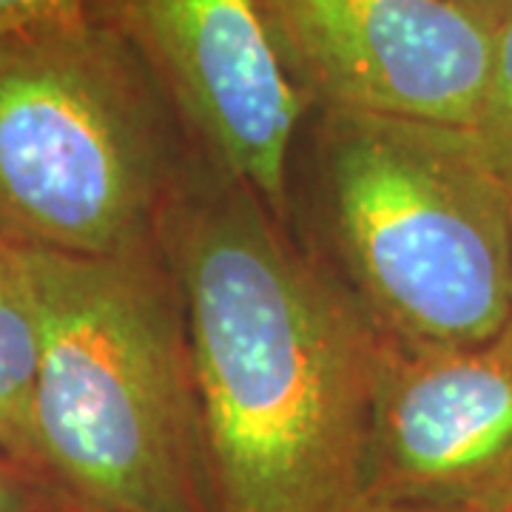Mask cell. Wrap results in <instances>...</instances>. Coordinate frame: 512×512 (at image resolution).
Returning a JSON list of instances; mask_svg holds the SVG:
<instances>
[{"label":"cell","instance_id":"6da1fadb","mask_svg":"<svg viewBox=\"0 0 512 512\" xmlns=\"http://www.w3.org/2000/svg\"><path fill=\"white\" fill-rule=\"evenodd\" d=\"M231 183L168 205L214 512H359L382 333Z\"/></svg>","mask_w":512,"mask_h":512},{"label":"cell","instance_id":"7a4b0ae2","mask_svg":"<svg viewBox=\"0 0 512 512\" xmlns=\"http://www.w3.org/2000/svg\"><path fill=\"white\" fill-rule=\"evenodd\" d=\"M43 350L37 478L83 512H197V404L183 311L154 248L77 256L26 248Z\"/></svg>","mask_w":512,"mask_h":512},{"label":"cell","instance_id":"3957f363","mask_svg":"<svg viewBox=\"0 0 512 512\" xmlns=\"http://www.w3.org/2000/svg\"><path fill=\"white\" fill-rule=\"evenodd\" d=\"M330 231L387 342L450 350L512 316V185L470 131L325 114Z\"/></svg>","mask_w":512,"mask_h":512},{"label":"cell","instance_id":"277c9868","mask_svg":"<svg viewBox=\"0 0 512 512\" xmlns=\"http://www.w3.org/2000/svg\"><path fill=\"white\" fill-rule=\"evenodd\" d=\"M163 185L154 103L123 37L92 20L0 43V234L120 256L151 245Z\"/></svg>","mask_w":512,"mask_h":512},{"label":"cell","instance_id":"5b68a950","mask_svg":"<svg viewBox=\"0 0 512 512\" xmlns=\"http://www.w3.org/2000/svg\"><path fill=\"white\" fill-rule=\"evenodd\" d=\"M282 69L325 114L464 128L493 69L495 18L458 0H259Z\"/></svg>","mask_w":512,"mask_h":512},{"label":"cell","instance_id":"8992f818","mask_svg":"<svg viewBox=\"0 0 512 512\" xmlns=\"http://www.w3.org/2000/svg\"><path fill=\"white\" fill-rule=\"evenodd\" d=\"M365 501L512 512V316L467 348L382 336Z\"/></svg>","mask_w":512,"mask_h":512},{"label":"cell","instance_id":"52a82bcc","mask_svg":"<svg viewBox=\"0 0 512 512\" xmlns=\"http://www.w3.org/2000/svg\"><path fill=\"white\" fill-rule=\"evenodd\" d=\"M117 12L228 180L282 217L305 97L282 69L259 0H117Z\"/></svg>","mask_w":512,"mask_h":512},{"label":"cell","instance_id":"ba28073f","mask_svg":"<svg viewBox=\"0 0 512 512\" xmlns=\"http://www.w3.org/2000/svg\"><path fill=\"white\" fill-rule=\"evenodd\" d=\"M43 328L26 245L0 234V456L37 476L35 410Z\"/></svg>","mask_w":512,"mask_h":512},{"label":"cell","instance_id":"9c48e42d","mask_svg":"<svg viewBox=\"0 0 512 512\" xmlns=\"http://www.w3.org/2000/svg\"><path fill=\"white\" fill-rule=\"evenodd\" d=\"M470 137L495 174L512 185V9L495 18L493 69Z\"/></svg>","mask_w":512,"mask_h":512},{"label":"cell","instance_id":"30bf717a","mask_svg":"<svg viewBox=\"0 0 512 512\" xmlns=\"http://www.w3.org/2000/svg\"><path fill=\"white\" fill-rule=\"evenodd\" d=\"M89 23V0H0V43Z\"/></svg>","mask_w":512,"mask_h":512},{"label":"cell","instance_id":"8fae6325","mask_svg":"<svg viewBox=\"0 0 512 512\" xmlns=\"http://www.w3.org/2000/svg\"><path fill=\"white\" fill-rule=\"evenodd\" d=\"M35 478L20 464L0 456V512H40Z\"/></svg>","mask_w":512,"mask_h":512},{"label":"cell","instance_id":"7c38bea8","mask_svg":"<svg viewBox=\"0 0 512 512\" xmlns=\"http://www.w3.org/2000/svg\"><path fill=\"white\" fill-rule=\"evenodd\" d=\"M458 3H464V6H470V9H476V12H484V15H490V18H498V15H504L507 9H512V0H458Z\"/></svg>","mask_w":512,"mask_h":512},{"label":"cell","instance_id":"4fadbf2b","mask_svg":"<svg viewBox=\"0 0 512 512\" xmlns=\"http://www.w3.org/2000/svg\"><path fill=\"white\" fill-rule=\"evenodd\" d=\"M359 512H453V510H436V507H413V504H373L365 501Z\"/></svg>","mask_w":512,"mask_h":512}]
</instances>
